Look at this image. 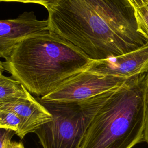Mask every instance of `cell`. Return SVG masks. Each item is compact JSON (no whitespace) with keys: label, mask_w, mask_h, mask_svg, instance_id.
I'll return each instance as SVG.
<instances>
[{"label":"cell","mask_w":148,"mask_h":148,"mask_svg":"<svg viewBox=\"0 0 148 148\" xmlns=\"http://www.w3.org/2000/svg\"><path fill=\"white\" fill-rule=\"evenodd\" d=\"M47 10L49 29L91 60L120 56L148 43L128 0H53Z\"/></svg>","instance_id":"1"},{"label":"cell","mask_w":148,"mask_h":148,"mask_svg":"<svg viewBox=\"0 0 148 148\" xmlns=\"http://www.w3.org/2000/svg\"><path fill=\"white\" fill-rule=\"evenodd\" d=\"M5 60V71L29 93L40 97L86 69L92 61L50 29L20 41Z\"/></svg>","instance_id":"2"},{"label":"cell","mask_w":148,"mask_h":148,"mask_svg":"<svg viewBox=\"0 0 148 148\" xmlns=\"http://www.w3.org/2000/svg\"><path fill=\"white\" fill-rule=\"evenodd\" d=\"M132 76L114 88L91 120L80 148H132L144 141V80Z\"/></svg>","instance_id":"3"},{"label":"cell","mask_w":148,"mask_h":148,"mask_svg":"<svg viewBox=\"0 0 148 148\" xmlns=\"http://www.w3.org/2000/svg\"><path fill=\"white\" fill-rule=\"evenodd\" d=\"M113 90L78 102L43 101L38 98L52 116L34 132L43 148H80L91 120Z\"/></svg>","instance_id":"4"},{"label":"cell","mask_w":148,"mask_h":148,"mask_svg":"<svg viewBox=\"0 0 148 148\" xmlns=\"http://www.w3.org/2000/svg\"><path fill=\"white\" fill-rule=\"evenodd\" d=\"M127 79L99 75L87 68L67 79L49 94L38 98L54 102H81L118 87Z\"/></svg>","instance_id":"5"},{"label":"cell","mask_w":148,"mask_h":148,"mask_svg":"<svg viewBox=\"0 0 148 148\" xmlns=\"http://www.w3.org/2000/svg\"><path fill=\"white\" fill-rule=\"evenodd\" d=\"M87 68L98 74L128 79L148 71V43L129 53L92 60Z\"/></svg>","instance_id":"6"},{"label":"cell","mask_w":148,"mask_h":148,"mask_svg":"<svg viewBox=\"0 0 148 148\" xmlns=\"http://www.w3.org/2000/svg\"><path fill=\"white\" fill-rule=\"evenodd\" d=\"M47 30V20L37 19L32 11L24 12L13 19L0 20V58H5L23 39Z\"/></svg>","instance_id":"7"},{"label":"cell","mask_w":148,"mask_h":148,"mask_svg":"<svg viewBox=\"0 0 148 148\" xmlns=\"http://www.w3.org/2000/svg\"><path fill=\"white\" fill-rule=\"evenodd\" d=\"M0 110L13 112L20 118L21 127L16 135L21 139L28 133L34 132L52 118L47 109L31 94L27 98L0 103Z\"/></svg>","instance_id":"8"},{"label":"cell","mask_w":148,"mask_h":148,"mask_svg":"<svg viewBox=\"0 0 148 148\" xmlns=\"http://www.w3.org/2000/svg\"><path fill=\"white\" fill-rule=\"evenodd\" d=\"M31 95L28 90L13 77L0 76V103L27 98Z\"/></svg>","instance_id":"9"},{"label":"cell","mask_w":148,"mask_h":148,"mask_svg":"<svg viewBox=\"0 0 148 148\" xmlns=\"http://www.w3.org/2000/svg\"><path fill=\"white\" fill-rule=\"evenodd\" d=\"M21 120L14 112L0 110V128L10 130L17 134L21 127Z\"/></svg>","instance_id":"10"},{"label":"cell","mask_w":148,"mask_h":148,"mask_svg":"<svg viewBox=\"0 0 148 148\" xmlns=\"http://www.w3.org/2000/svg\"><path fill=\"white\" fill-rule=\"evenodd\" d=\"M135 10L139 31L148 39V4Z\"/></svg>","instance_id":"11"},{"label":"cell","mask_w":148,"mask_h":148,"mask_svg":"<svg viewBox=\"0 0 148 148\" xmlns=\"http://www.w3.org/2000/svg\"><path fill=\"white\" fill-rule=\"evenodd\" d=\"M143 98L145 106L144 142H146L148 144V71L146 72L145 77Z\"/></svg>","instance_id":"12"},{"label":"cell","mask_w":148,"mask_h":148,"mask_svg":"<svg viewBox=\"0 0 148 148\" xmlns=\"http://www.w3.org/2000/svg\"><path fill=\"white\" fill-rule=\"evenodd\" d=\"M15 132L10 130L0 128V148H6Z\"/></svg>","instance_id":"13"},{"label":"cell","mask_w":148,"mask_h":148,"mask_svg":"<svg viewBox=\"0 0 148 148\" xmlns=\"http://www.w3.org/2000/svg\"><path fill=\"white\" fill-rule=\"evenodd\" d=\"M53 0H0L1 2H17L22 3H37L43 6L46 9L49 8L52 3Z\"/></svg>","instance_id":"14"},{"label":"cell","mask_w":148,"mask_h":148,"mask_svg":"<svg viewBox=\"0 0 148 148\" xmlns=\"http://www.w3.org/2000/svg\"><path fill=\"white\" fill-rule=\"evenodd\" d=\"M132 6L135 8H139L148 4V0H128Z\"/></svg>","instance_id":"15"},{"label":"cell","mask_w":148,"mask_h":148,"mask_svg":"<svg viewBox=\"0 0 148 148\" xmlns=\"http://www.w3.org/2000/svg\"><path fill=\"white\" fill-rule=\"evenodd\" d=\"M6 148H24L23 144L20 142L11 141L9 143Z\"/></svg>","instance_id":"16"},{"label":"cell","mask_w":148,"mask_h":148,"mask_svg":"<svg viewBox=\"0 0 148 148\" xmlns=\"http://www.w3.org/2000/svg\"><path fill=\"white\" fill-rule=\"evenodd\" d=\"M4 71H5V69H4L3 62L0 61V76L3 75V72Z\"/></svg>","instance_id":"17"},{"label":"cell","mask_w":148,"mask_h":148,"mask_svg":"<svg viewBox=\"0 0 148 148\" xmlns=\"http://www.w3.org/2000/svg\"></svg>","instance_id":"18"}]
</instances>
